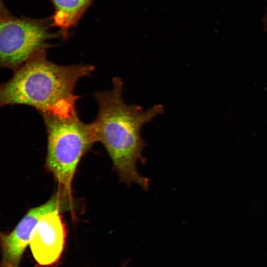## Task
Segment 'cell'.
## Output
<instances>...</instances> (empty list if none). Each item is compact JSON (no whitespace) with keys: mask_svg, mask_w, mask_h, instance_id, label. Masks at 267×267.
I'll return each instance as SVG.
<instances>
[{"mask_svg":"<svg viewBox=\"0 0 267 267\" xmlns=\"http://www.w3.org/2000/svg\"><path fill=\"white\" fill-rule=\"evenodd\" d=\"M111 89L94 93L98 104L96 119L90 123L95 142L106 149L121 182L136 184L147 190L149 180L138 172V162L144 163L142 151L146 143L141 137L142 127L162 114L164 107L155 104L147 110L127 104L123 98L124 84L120 77L112 80Z\"/></svg>","mask_w":267,"mask_h":267,"instance_id":"6da1fadb","label":"cell"},{"mask_svg":"<svg viewBox=\"0 0 267 267\" xmlns=\"http://www.w3.org/2000/svg\"><path fill=\"white\" fill-rule=\"evenodd\" d=\"M94 0H51L54 12L52 25L58 29L63 39L69 36L70 29L79 22Z\"/></svg>","mask_w":267,"mask_h":267,"instance_id":"52a82bcc","label":"cell"},{"mask_svg":"<svg viewBox=\"0 0 267 267\" xmlns=\"http://www.w3.org/2000/svg\"><path fill=\"white\" fill-rule=\"evenodd\" d=\"M129 263L128 260L124 261L122 262L120 267H127Z\"/></svg>","mask_w":267,"mask_h":267,"instance_id":"ba28073f","label":"cell"},{"mask_svg":"<svg viewBox=\"0 0 267 267\" xmlns=\"http://www.w3.org/2000/svg\"><path fill=\"white\" fill-rule=\"evenodd\" d=\"M94 69L90 64L59 65L43 53L14 71L12 77L1 84L0 105H28L41 114H71L77 112L76 103L80 97L74 93L77 83Z\"/></svg>","mask_w":267,"mask_h":267,"instance_id":"7a4b0ae2","label":"cell"},{"mask_svg":"<svg viewBox=\"0 0 267 267\" xmlns=\"http://www.w3.org/2000/svg\"><path fill=\"white\" fill-rule=\"evenodd\" d=\"M51 17L35 19L14 15L0 3V65L16 70L52 46L49 41L62 39L51 31Z\"/></svg>","mask_w":267,"mask_h":267,"instance_id":"277c9868","label":"cell"},{"mask_svg":"<svg viewBox=\"0 0 267 267\" xmlns=\"http://www.w3.org/2000/svg\"></svg>","mask_w":267,"mask_h":267,"instance_id":"9c48e42d","label":"cell"},{"mask_svg":"<svg viewBox=\"0 0 267 267\" xmlns=\"http://www.w3.org/2000/svg\"><path fill=\"white\" fill-rule=\"evenodd\" d=\"M60 212L57 210L42 216L32 233L30 250L41 267L55 266L63 253L67 230Z\"/></svg>","mask_w":267,"mask_h":267,"instance_id":"8992f818","label":"cell"},{"mask_svg":"<svg viewBox=\"0 0 267 267\" xmlns=\"http://www.w3.org/2000/svg\"><path fill=\"white\" fill-rule=\"evenodd\" d=\"M71 206L57 192L44 204L30 209L10 232L0 234L1 267H19L32 233L43 215Z\"/></svg>","mask_w":267,"mask_h":267,"instance_id":"5b68a950","label":"cell"},{"mask_svg":"<svg viewBox=\"0 0 267 267\" xmlns=\"http://www.w3.org/2000/svg\"><path fill=\"white\" fill-rule=\"evenodd\" d=\"M42 115L47 134L45 167L58 184L57 193L72 206V184L77 168L95 142L90 124L82 122L77 112Z\"/></svg>","mask_w":267,"mask_h":267,"instance_id":"3957f363","label":"cell"}]
</instances>
